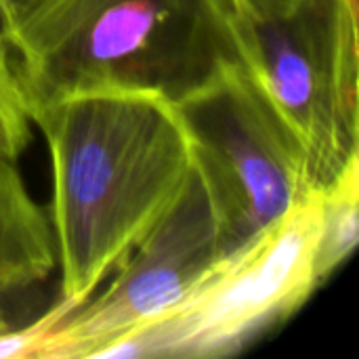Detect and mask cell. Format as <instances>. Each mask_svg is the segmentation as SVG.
<instances>
[{"instance_id":"obj_1","label":"cell","mask_w":359,"mask_h":359,"mask_svg":"<svg viewBox=\"0 0 359 359\" xmlns=\"http://www.w3.org/2000/svg\"><path fill=\"white\" fill-rule=\"evenodd\" d=\"M50 156V229L61 301L97 292L166 212L191 166L175 101L101 88L57 99L32 116Z\"/></svg>"},{"instance_id":"obj_2","label":"cell","mask_w":359,"mask_h":359,"mask_svg":"<svg viewBox=\"0 0 359 359\" xmlns=\"http://www.w3.org/2000/svg\"><path fill=\"white\" fill-rule=\"evenodd\" d=\"M231 15L233 0H23L0 32L32 118L101 88L181 101L238 61Z\"/></svg>"},{"instance_id":"obj_3","label":"cell","mask_w":359,"mask_h":359,"mask_svg":"<svg viewBox=\"0 0 359 359\" xmlns=\"http://www.w3.org/2000/svg\"><path fill=\"white\" fill-rule=\"evenodd\" d=\"M238 63L299 141L316 187L359 154L358 0H233Z\"/></svg>"},{"instance_id":"obj_4","label":"cell","mask_w":359,"mask_h":359,"mask_svg":"<svg viewBox=\"0 0 359 359\" xmlns=\"http://www.w3.org/2000/svg\"><path fill=\"white\" fill-rule=\"evenodd\" d=\"M320 219L322 187L221 257L168 316L114 341L97 358L210 359L240 351L322 286L316 273Z\"/></svg>"},{"instance_id":"obj_5","label":"cell","mask_w":359,"mask_h":359,"mask_svg":"<svg viewBox=\"0 0 359 359\" xmlns=\"http://www.w3.org/2000/svg\"><path fill=\"white\" fill-rule=\"evenodd\" d=\"M177 107L215 204L223 257L318 189L303 147L238 61Z\"/></svg>"},{"instance_id":"obj_6","label":"cell","mask_w":359,"mask_h":359,"mask_svg":"<svg viewBox=\"0 0 359 359\" xmlns=\"http://www.w3.org/2000/svg\"><path fill=\"white\" fill-rule=\"evenodd\" d=\"M221 257L215 204L194 164L179 196L116 269L111 284L72 309L42 339L36 358H97L179 307Z\"/></svg>"},{"instance_id":"obj_7","label":"cell","mask_w":359,"mask_h":359,"mask_svg":"<svg viewBox=\"0 0 359 359\" xmlns=\"http://www.w3.org/2000/svg\"><path fill=\"white\" fill-rule=\"evenodd\" d=\"M57 265L50 221L17 168L0 158V334L11 330L6 299L44 282Z\"/></svg>"},{"instance_id":"obj_8","label":"cell","mask_w":359,"mask_h":359,"mask_svg":"<svg viewBox=\"0 0 359 359\" xmlns=\"http://www.w3.org/2000/svg\"><path fill=\"white\" fill-rule=\"evenodd\" d=\"M359 240V154L322 187L316 273L324 284L355 250Z\"/></svg>"},{"instance_id":"obj_9","label":"cell","mask_w":359,"mask_h":359,"mask_svg":"<svg viewBox=\"0 0 359 359\" xmlns=\"http://www.w3.org/2000/svg\"><path fill=\"white\" fill-rule=\"evenodd\" d=\"M32 139V118L8 44L0 32V158L17 162Z\"/></svg>"},{"instance_id":"obj_10","label":"cell","mask_w":359,"mask_h":359,"mask_svg":"<svg viewBox=\"0 0 359 359\" xmlns=\"http://www.w3.org/2000/svg\"><path fill=\"white\" fill-rule=\"evenodd\" d=\"M72 311V307L59 301L48 313L36 320L23 330H6L0 334V359L6 358H36L42 339Z\"/></svg>"},{"instance_id":"obj_11","label":"cell","mask_w":359,"mask_h":359,"mask_svg":"<svg viewBox=\"0 0 359 359\" xmlns=\"http://www.w3.org/2000/svg\"><path fill=\"white\" fill-rule=\"evenodd\" d=\"M21 2L23 0H0V25L6 23L17 13V8L21 6Z\"/></svg>"},{"instance_id":"obj_12","label":"cell","mask_w":359,"mask_h":359,"mask_svg":"<svg viewBox=\"0 0 359 359\" xmlns=\"http://www.w3.org/2000/svg\"><path fill=\"white\" fill-rule=\"evenodd\" d=\"M250 6H257V8H273V6H284L292 0H242Z\"/></svg>"}]
</instances>
